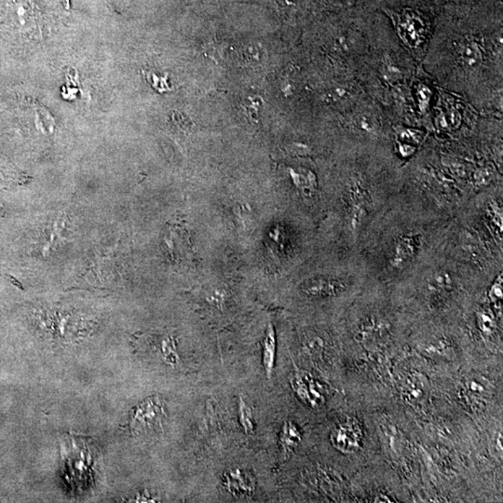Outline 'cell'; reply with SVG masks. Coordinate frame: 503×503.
Returning <instances> with one entry per match:
<instances>
[{"label": "cell", "mask_w": 503, "mask_h": 503, "mask_svg": "<svg viewBox=\"0 0 503 503\" xmlns=\"http://www.w3.org/2000/svg\"><path fill=\"white\" fill-rule=\"evenodd\" d=\"M163 415L161 399L157 396L147 398L132 409L130 413V429L132 434L137 435L160 431Z\"/></svg>", "instance_id": "obj_4"}, {"label": "cell", "mask_w": 503, "mask_h": 503, "mask_svg": "<svg viewBox=\"0 0 503 503\" xmlns=\"http://www.w3.org/2000/svg\"><path fill=\"white\" fill-rule=\"evenodd\" d=\"M357 125H358L360 129L364 130V131L369 132L376 131V122H375L374 119L370 118L369 116H366V115H364L361 118H358Z\"/></svg>", "instance_id": "obj_14"}, {"label": "cell", "mask_w": 503, "mask_h": 503, "mask_svg": "<svg viewBox=\"0 0 503 503\" xmlns=\"http://www.w3.org/2000/svg\"><path fill=\"white\" fill-rule=\"evenodd\" d=\"M239 421L245 434H254L255 422L253 412L242 396H239Z\"/></svg>", "instance_id": "obj_11"}, {"label": "cell", "mask_w": 503, "mask_h": 503, "mask_svg": "<svg viewBox=\"0 0 503 503\" xmlns=\"http://www.w3.org/2000/svg\"><path fill=\"white\" fill-rule=\"evenodd\" d=\"M450 119L451 121H452L453 125H458L460 124V114L458 113L457 110H453L451 112L450 114Z\"/></svg>", "instance_id": "obj_18"}, {"label": "cell", "mask_w": 503, "mask_h": 503, "mask_svg": "<svg viewBox=\"0 0 503 503\" xmlns=\"http://www.w3.org/2000/svg\"><path fill=\"white\" fill-rule=\"evenodd\" d=\"M294 392L306 405L316 408L324 403L322 386L307 375L296 373L291 380Z\"/></svg>", "instance_id": "obj_6"}, {"label": "cell", "mask_w": 503, "mask_h": 503, "mask_svg": "<svg viewBox=\"0 0 503 503\" xmlns=\"http://www.w3.org/2000/svg\"><path fill=\"white\" fill-rule=\"evenodd\" d=\"M423 388V384L419 379H408L403 386V398L410 403L419 402L424 397Z\"/></svg>", "instance_id": "obj_13"}, {"label": "cell", "mask_w": 503, "mask_h": 503, "mask_svg": "<svg viewBox=\"0 0 503 503\" xmlns=\"http://www.w3.org/2000/svg\"><path fill=\"white\" fill-rule=\"evenodd\" d=\"M376 502H393V500H390L389 497H385L382 496V495H380L379 497L376 498V500H375Z\"/></svg>", "instance_id": "obj_19"}, {"label": "cell", "mask_w": 503, "mask_h": 503, "mask_svg": "<svg viewBox=\"0 0 503 503\" xmlns=\"http://www.w3.org/2000/svg\"><path fill=\"white\" fill-rule=\"evenodd\" d=\"M460 58L463 60L464 66L469 69H476L480 66L482 62L481 49L476 43L466 44L461 48Z\"/></svg>", "instance_id": "obj_10"}, {"label": "cell", "mask_w": 503, "mask_h": 503, "mask_svg": "<svg viewBox=\"0 0 503 503\" xmlns=\"http://www.w3.org/2000/svg\"><path fill=\"white\" fill-rule=\"evenodd\" d=\"M468 390H470L471 395L474 396H484L486 393V389L480 382H476V380H471L467 385Z\"/></svg>", "instance_id": "obj_15"}, {"label": "cell", "mask_w": 503, "mask_h": 503, "mask_svg": "<svg viewBox=\"0 0 503 503\" xmlns=\"http://www.w3.org/2000/svg\"><path fill=\"white\" fill-rule=\"evenodd\" d=\"M476 317L477 327H478L479 330L481 331L482 334L490 336L495 332L497 327L496 320H495L493 314H492L489 309L481 307V309L476 312Z\"/></svg>", "instance_id": "obj_12"}, {"label": "cell", "mask_w": 503, "mask_h": 503, "mask_svg": "<svg viewBox=\"0 0 503 503\" xmlns=\"http://www.w3.org/2000/svg\"><path fill=\"white\" fill-rule=\"evenodd\" d=\"M392 174L356 166L338 182L328 229L337 252L360 254L370 232L401 191Z\"/></svg>", "instance_id": "obj_2"}, {"label": "cell", "mask_w": 503, "mask_h": 503, "mask_svg": "<svg viewBox=\"0 0 503 503\" xmlns=\"http://www.w3.org/2000/svg\"><path fill=\"white\" fill-rule=\"evenodd\" d=\"M452 219L400 191L360 251L369 280L392 286L415 272L441 248Z\"/></svg>", "instance_id": "obj_1"}, {"label": "cell", "mask_w": 503, "mask_h": 503, "mask_svg": "<svg viewBox=\"0 0 503 503\" xmlns=\"http://www.w3.org/2000/svg\"><path fill=\"white\" fill-rule=\"evenodd\" d=\"M301 442V434L296 425L292 421H286L281 430L280 443L283 454H290Z\"/></svg>", "instance_id": "obj_9"}, {"label": "cell", "mask_w": 503, "mask_h": 503, "mask_svg": "<svg viewBox=\"0 0 503 503\" xmlns=\"http://www.w3.org/2000/svg\"><path fill=\"white\" fill-rule=\"evenodd\" d=\"M276 337L272 325H268L264 341H263V366L268 377H272L275 366Z\"/></svg>", "instance_id": "obj_8"}, {"label": "cell", "mask_w": 503, "mask_h": 503, "mask_svg": "<svg viewBox=\"0 0 503 503\" xmlns=\"http://www.w3.org/2000/svg\"><path fill=\"white\" fill-rule=\"evenodd\" d=\"M257 46L250 45L245 49L244 56L245 58L249 60V61H259L260 57V49Z\"/></svg>", "instance_id": "obj_16"}, {"label": "cell", "mask_w": 503, "mask_h": 503, "mask_svg": "<svg viewBox=\"0 0 503 503\" xmlns=\"http://www.w3.org/2000/svg\"><path fill=\"white\" fill-rule=\"evenodd\" d=\"M494 279L441 248L422 267L390 289L393 299L418 305L429 312L451 311L461 302L483 293Z\"/></svg>", "instance_id": "obj_3"}, {"label": "cell", "mask_w": 503, "mask_h": 503, "mask_svg": "<svg viewBox=\"0 0 503 503\" xmlns=\"http://www.w3.org/2000/svg\"><path fill=\"white\" fill-rule=\"evenodd\" d=\"M223 484L235 497L249 496L255 489V479L241 468L231 469L223 476Z\"/></svg>", "instance_id": "obj_7"}, {"label": "cell", "mask_w": 503, "mask_h": 503, "mask_svg": "<svg viewBox=\"0 0 503 503\" xmlns=\"http://www.w3.org/2000/svg\"><path fill=\"white\" fill-rule=\"evenodd\" d=\"M334 447L345 454L356 452L361 447L363 434L358 422L347 419L333 430L330 436Z\"/></svg>", "instance_id": "obj_5"}, {"label": "cell", "mask_w": 503, "mask_h": 503, "mask_svg": "<svg viewBox=\"0 0 503 503\" xmlns=\"http://www.w3.org/2000/svg\"><path fill=\"white\" fill-rule=\"evenodd\" d=\"M416 148L409 145H403L400 147V153L402 154L403 157H408L415 152Z\"/></svg>", "instance_id": "obj_17"}]
</instances>
